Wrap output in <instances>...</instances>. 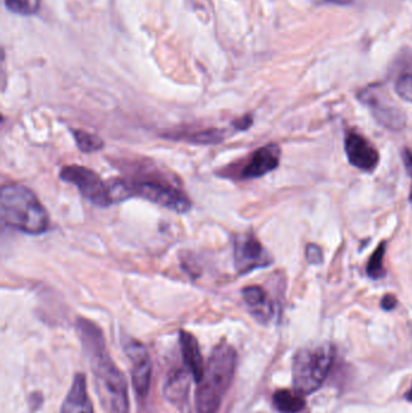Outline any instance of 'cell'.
I'll return each mask as SVG.
<instances>
[{
  "label": "cell",
  "instance_id": "9a60e30c",
  "mask_svg": "<svg viewBox=\"0 0 412 413\" xmlns=\"http://www.w3.org/2000/svg\"><path fill=\"white\" fill-rule=\"evenodd\" d=\"M273 405L282 413H297L305 409L306 402L302 395L296 392L280 390L273 394Z\"/></svg>",
  "mask_w": 412,
  "mask_h": 413
},
{
  "label": "cell",
  "instance_id": "8992f818",
  "mask_svg": "<svg viewBox=\"0 0 412 413\" xmlns=\"http://www.w3.org/2000/svg\"><path fill=\"white\" fill-rule=\"evenodd\" d=\"M60 181L76 186L79 193L97 207L105 208L115 203L110 186L93 169L78 165L67 166L60 171Z\"/></svg>",
  "mask_w": 412,
  "mask_h": 413
},
{
  "label": "cell",
  "instance_id": "30bf717a",
  "mask_svg": "<svg viewBox=\"0 0 412 413\" xmlns=\"http://www.w3.org/2000/svg\"><path fill=\"white\" fill-rule=\"evenodd\" d=\"M344 151L349 163L364 172H372L380 162L376 148L359 133L351 132L346 136Z\"/></svg>",
  "mask_w": 412,
  "mask_h": 413
},
{
  "label": "cell",
  "instance_id": "5bb4252c",
  "mask_svg": "<svg viewBox=\"0 0 412 413\" xmlns=\"http://www.w3.org/2000/svg\"><path fill=\"white\" fill-rule=\"evenodd\" d=\"M242 296L258 321L266 323L271 319L273 314V304L268 300V293L261 286L252 285L244 288Z\"/></svg>",
  "mask_w": 412,
  "mask_h": 413
},
{
  "label": "cell",
  "instance_id": "44dd1931",
  "mask_svg": "<svg viewBox=\"0 0 412 413\" xmlns=\"http://www.w3.org/2000/svg\"><path fill=\"white\" fill-rule=\"evenodd\" d=\"M396 92L405 101L412 103V74H404L396 80Z\"/></svg>",
  "mask_w": 412,
  "mask_h": 413
},
{
  "label": "cell",
  "instance_id": "277c9868",
  "mask_svg": "<svg viewBox=\"0 0 412 413\" xmlns=\"http://www.w3.org/2000/svg\"><path fill=\"white\" fill-rule=\"evenodd\" d=\"M1 218L9 227L27 235H41L48 230L50 219L36 193L23 185L9 184L1 189Z\"/></svg>",
  "mask_w": 412,
  "mask_h": 413
},
{
  "label": "cell",
  "instance_id": "ac0fdd59",
  "mask_svg": "<svg viewBox=\"0 0 412 413\" xmlns=\"http://www.w3.org/2000/svg\"><path fill=\"white\" fill-rule=\"evenodd\" d=\"M384 254H386V242H382L372 253L366 265V273L371 279H381L386 276L384 266Z\"/></svg>",
  "mask_w": 412,
  "mask_h": 413
},
{
  "label": "cell",
  "instance_id": "3957f363",
  "mask_svg": "<svg viewBox=\"0 0 412 413\" xmlns=\"http://www.w3.org/2000/svg\"><path fill=\"white\" fill-rule=\"evenodd\" d=\"M237 368V352L228 342L213 348L204 376L197 382L195 406L197 413H218L233 385Z\"/></svg>",
  "mask_w": 412,
  "mask_h": 413
},
{
  "label": "cell",
  "instance_id": "cb8c5ba5",
  "mask_svg": "<svg viewBox=\"0 0 412 413\" xmlns=\"http://www.w3.org/2000/svg\"><path fill=\"white\" fill-rule=\"evenodd\" d=\"M253 124V119L252 117H242L240 120L235 121L233 122V126L236 127V129H248L249 126Z\"/></svg>",
  "mask_w": 412,
  "mask_h": 413
},
{
  "label": "cell",
  "instance_id": "484cf974",
  "mask_svg": "<svg viewBox=\"0 0 412 413\" xmlns=\"http://www.w3.org/2000/svg\"><path fill=\"white\" fill-rule=\"evenodd\" d=\"M406 399L408 402H412V387L411 390H408V394H406Z\"/></svg>",
  "mask_w": 412,
  "mask_h": 413
},
{
  "label": "cell",
  "instance_id": "6da1fadb",
  "mask_svg": "<svg viewBox=\"0 0 412 413\" xmlns=\"http://www.w3.org/2000/svg\"><path fill=\"white\" fill-rule=\"evenodd\" d=\"M76 333L91 365L95 388L103 409L108 413L130 412L127 381L109 354L103 331L93 321L79 318Z\"/></svg>",
  "mask_w": 412,
  "mask_h": 413
},
{
  "label": "cell",
  "instance_id": "7c38bea8",
  "mask_svg": "<svg viewBox=\"0 0 412 413\" xmlns=\"http://www.w3.org/2000/svg\"><path fill=\"white\" fill-rule=\"evenodd\" d=\"M60 413H95L84 373H76L60 406Z\"/></svg>",
  "mask_w": 412,
  "mask_h": 413
},
{
  "label": "cell",
  "instance_id": "d6986e66",
  "mask_svg": "<svg viewBox=\"0 0 412 413\" xmlns=\"http://www.w3.org/2000/svg\"><path fill=\"white\" fill-rule=\"evenodd\" d=\"M188 141L195 144H216L224 141V132L221 129H204L200 132L191 133L188 136H183Z\"/></svg>",
  "mask_w": 412,
  "mask_h": 413
},
{
  "label": "cell",
  "instance_id": "9c48e42d",
  "mask_svg": "<svg viewBox=\"0 0 412 413\" xmlns=\"http://www.w3.org/2000/svg\"><path fill=\"white\" fill-rule=\"evenodd\" d=\"M125 353L131 364L133 387L138 397H145L148 395L152 383V359L148 349L142 342L130 340L125 343Z\"/></svg>",
  "mask_w": 412,
  "mask_h": 413
},
{
  "label": "cell",
  "instance_id": "7a4b0ae2",
  "mask_svg": "<svg viewBox=\"0 0 412 413\" xmlns=\"http://www.w3.org/2000/svg\"><path fill=\"white\" fill-rule=\"evenodd\" d=\"M110 189L115 202L137 196L173 212L186 213L191 209L190 198L174 179L147 163L138 166L130 177L112 181Z\"/></svg>",
  "mask_w": 412,
  "mask_h": 413
},
{
  "label": "cell",
  "instance_id": "ffe728a7",
  "mask_svg": "<svg viewBox=\"0 0 412 413\" xmlns=\"http://www.w3.org/2000/svg\"><path fill=\"white\" fill-rule=\"evenodd\" d=\"M39 0H5V5L10 11L23 16L34 15L39 9Z\"/></svg>",
  "mask_w": 412,
  "mask_h": 413
},
{
  "label": "cell",
  "instance_id": "4316f807",
  "mask_svg": "<svg viewBox=\"0 0 412 413\" xmlns=\"http://www.w3.org/2000/svg\"><path fill=\"white\" fill-rule=\"evenodd\" d=\"M410 203L412 205V186H411V191H410Z\"/></svg>",
  "mask_w": 412,
  "mask_h": 413
},
{
  "label": "cell",
  "instance_id": "4fadbf2b",
  "mask_svg": "<svg viewBox=\"0 0 412 413\" xmlns=\"http://www.w3.org/2000/svg\"><path fill=\"white\" fill-rule=\"evenodd\" d=\"M179 345L183 360L189 372L191 373L195 382H200L204 376V357L201 354L200 345L197 342L196 337L192 333L181 330L179 333Z\"/></svg>",
  "mask_w": 412,
  "mask_h": 413
},
{
  "label": "cell",
  "instance_id": "e0dca14e",
  "mask_svg": "<svg viewBox=\"0 0 412 413\" xmlns=\"http://www.w3.org/2000/svg\"><path fill=\"white\" fill-rule=\"evenodd\" d=\"M73 136H74L78 148L80 149L83 153L100 151L105 146V143L100 139V136H97L96 134H93V133L83 131V129H74Z\"/></svg>",
  "mask_w": 412,
  "mask_h": 413
},
{
  "label": "cell",
  "instance_id": "8fae6325",
  "mask_svg": "<svg viewBox=\"0 0 412 413\" xmlns=\"http://www.w3.org/2000/svg\"><path fill=\"white\" fill-rule=\"evenodd\" d=\"M280 149L277 144H268L253 153L243 168L241 179H255L273 172L280 165Z\"/></svg>",
  "mask_w": 412,
  "mask_h": 413
},
{
  "label": "cell",
  "instance_id": "603a6c76",
  "mask_svg": "<svg viewBox=\"0 0 412 413\" xmlns=\"http://www.w3.org/2000/svg\"><path fill=\"white\" fill-rule=\"evenodd\" d=\"M396 304H398V301H396V297L393 296V295H386L382 299V301H381V307L384 311H392L396 307Z\"/></svg>",
  "mask_w": 412,
  "mask_h": 413
},
{
  "label": "cell",
  "instance_id": "ba28073f",
  "mask_svg": "<svg viewBox=\"0 0 412 413\" xmlns=\"http://www.w3.org/2000/svg\"><path fill=\"white\" fill-rule=\"evenodd\" d=\"M359 100L361 103H364L375 120L391 131H401L406 124V117L404 112L396 105L384 98L377 90L374 87L361 91L359 95Z\"/></svg>",
  "mask_w": 412,
  "mask_h": 413
},
{
  "label": "cell",
  "instance_id": "d4e9b609",
  "mask_svg": "<svg viewBox=\"0 0 412 413\" xmlns=\"http://www.w3.org/2000/svg\"><path fill=\"white\" fill-rule=\"evenodd\" d=\"M403 159H404L406 171L410 173V176L412 177V151H410L408 149H405L404 153H403Z\"/></svg>",
  "mask_w": 412,
  "mask_h": 413
},
{
  "label": "cell",
  "instance_id": "5b68a950",
  "mask_svg": "<svg viewBox=\"0 0 412 413\" xmlns=\"http://www.w3.org/2000/svg\"><path fill=\"white\" fill-rule=\"evenodd\" d=\"M334 359L335 347L332 343L297 350L292 360V385L296 393L310 395L319 390L328 377Z\"/></svg>",
  "mask_w": 412,
  "mask_h": 413
},
{
  "label": "cell",
  "instance_id": "2e32d148",
  "mask_svg": "<svg viewBox=\"0 0 412 413\" xmlns=\"http://www.w3.org/2000/svg\"><path fill=\"white\" fill-rule=\"evenodd\" d=\"M189 390V380L186 373L183 371H176L169 376V381L164 385V395L173 404L183 402Z\"/></svg>",
  "mask_w": 412,
  "mask_h": 413
},
{
  "label": "cell",
  "instance_id": "52a82bcc",
  "mask_svg": "<svg viewBox=\"0 0 412 413\" xmlns=\"http://www.w3.org/2000/svg\"><path fill=\"white\" fill-rule=\"evenodd\" d=\"M233 260L240 274L264 269L273 264V257L252 233H243L233 240Z\"/></svg>",
  "mask_w": 412,
  "mask_h": 413
},
{
  "label": "cell",
  "instance_id": "7402d4cb",
  "mask_svg": "<svg viewBox=\"0 0 412 413\" xmlns=\"http://www.w3.org/2000/svg\"><path fill=\"white\" fill-rule=\"evenodd\" d=\"M305 257L306 260L312 264V265H320L323 262V250L319 245H306V250H305Z\"/></svg>",
  "mask_w": 412,
  "mask_h": 413
}]
</instances>
